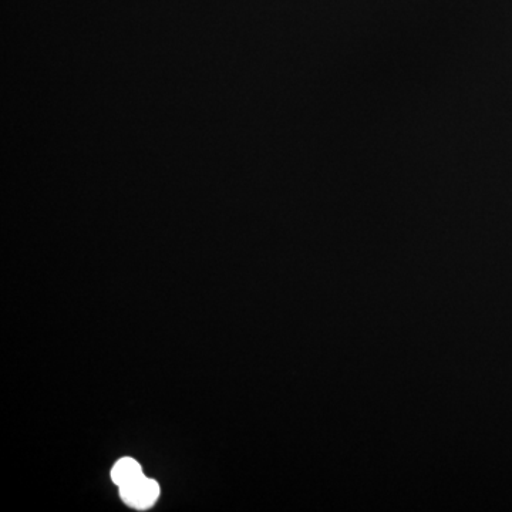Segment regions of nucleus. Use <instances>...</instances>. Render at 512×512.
<instances>
[{
  "mask_svg": "<svg viewBox=\"0 0 512 512\" xmlns=\"http://www.w3.org/2000/svg\"><path fill=\"white\" fill-rule=\"evenodd\" d=\"M119 490L124 503L137 508V510H147V508L153 507L160 495L157 481L144 476L133 483L119 487Z\"/></svg>",
  "mask_w": 512,
  "mask_h": 512,
  "instance_id": "1",
  "label": "nucleus"
},
{
  "mask_svg": "<svg viewBox=\"0 0 512 512\" xmlns=\"http://www.w3.org/2000/svg\"><path fill=\"white\" fill-rule=\"evenodd\" d=\"M143 476L140 464L133 460V458H121L120 461H117L116 466L113 467V471H111V478H113L114 484L117 487L133 483V481Z\"/></svg>",
  "mask_w": 512,
  "mask_h": 512,
  "instance_id": "2",
  "label": "nucleus"
}]
</instances>
